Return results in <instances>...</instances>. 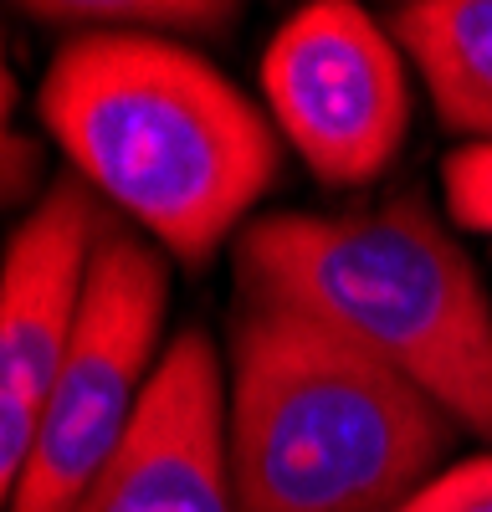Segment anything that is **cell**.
<instances>
[{"label":"cell","mask_w":492,"mask_h":512,"mask_svg":"<svg viewBox=\"0 0 492 512\" xmlns=\"http://www.w3.org/2000/svg\"><path fill=\"white\" fill-rule=\"evenodd\" d=\"M36 113L72 175L185 267L216 262L282 169L267 113L175 36H67Z\"/></svg>","instance_id":"cell-1"},{"label":"cell","mask_w":492,"mask_h":512,"mask_svg":"<svg viewBox=\"0 0 492 512\" xmlns=\"http://www.w3.org/2000/svg\"><path fill=\"white\" fill-rule=\"evenodd\" d=\"M226 333L236 512H400L462 436L426 390L303 308L236 292Z\"/></svg>","instance_id":"cell-2"},{"label":"cell","mask_w":492,"mask_h":512,"mask_svg":"<svg viewBox=\"0 0 492 512\" xmlns=\"http://www.w3.org/2000/svg\"><path fill=\"white\" fill-rule=\"evenodd\" d=\"M236 292L339 328L492 446V303L426 195L400 190L380 205L246 221Z\"/></svg>","instance_id":"cell-3"},{"label":"cell","mask_w":492,"mask_h":512,"mask_svg":"<svg viewBox=\"0 0 492 512\" xmlns=\"http://www.w3.org/2000/svg\"><path fill=\"white\" fill-rule=\"evenodd\" d=\"M170 308V262L144 231L108 216L82 318L67 359L36 410V451L16 512H77L98 472L123 446L154 379L159 328Z\"/></svg>","instance_id":"cell-4"},{"label":"cell","mask_w":492,"mask_h":512,"mask_svg":"<svg viewBox=\"0 0 492 512\" xmlns=\"http://www.w3.org/2000/svg\"><path fill=\"white\" fill-rule=\"evenodd\" d=\"M262 93L282 139L323 185H375L410 134L405 52L349 0H313L262 52Z\"/></svg>","instance_id":"cell-5"},{"label":"cell","mask_w":492,"mask_h":512,"mask_svg":"<svg viewBox=\"0 0 492 512\" xmlns=\"http://www.w3.org/2000/svg\"><path fill=\"white\" fill-rule=\"evenodd\" d=\"M77 512H236L226 461V379L205 328L175 333L123 446Z\"/></svg>","instance_id":"cell-6"},{"label":"cell","mask_w":492,"mask_h":512,"mask_svg":"<svg viewBox=\"0 0 492 512\" xmlns=\"http://www.w3.org/2000/svg\"><path fill=\"white\" fill-rule=\"evenodd\" d=\"M108 226V200L57 175L0 256V395L41 410L82 318L93 251Z\"/></svg>","instance_id":"cell-7"},{"label":"cell","mask_w":492,"mask_h":512,"mask_svg":"<svg viewBox=\"0 0 492 512\" xmlns=\"http://www.w3.org/2000/svg\"><path fill=\"white\" fill-rule=\"evenodd\" d=\"M385 31L421 72L436 123L467 144H492V0H405Z\"/></svg>","instance_id":"cell-8"},{"label":"cell","mask_w":492,"mask_h":512,"mask_svg":"<svg viewBox=\"0 0 492 512\" xmlns=\"http://www.w3.org/2000/svg\"><path fill=\"white\" fill-rule=\"evenodd\" d=\"M21 16L72 31H134V36H216L241 11L231 0H31Z\"/></svg>","instance_id":"cell-9"},{"label":"cell","mask_w":492,"mask_h":512,"mask_svg":"<svg viewBox=\"0 0 492 512\" xmlns=\"http://www.w3.org/2000/svg\"><path fill=\"white\" fill-rule=\"evenodd\" d=\"M16 108H21V82L11 72L6 41H0V216L47 195V149L16 123Z\"/></svg>","instance_id":"cell-10"},{"label":"cell","mask_w":492,"mask_h":512,"mask_svg":"<svg viewBox=\"0 0 492 512\" xmlns=\"http://www.w3.org/2000/svg\"><path fill=\"white\" fill-rule=\"evenodd\" d=\"M441 180L451 221L492 236V144H462L457 154H446Z\"/></svg>","instance_id":"cell-11"},{"label":"cell","mask_w":492,"mask_h":512,"mask_svg":"<svg viewBox=\"0 0 492 512\" xmlns=\"http://www.w3.org/2000/svg\"><path fill=\"white\" fill-rule=\"evenodd\" d=\"M400 512H492V451L441 466Z\"/></svg>","instance_id":"cell-12"},{"label":"cell","mask_w":492,"mask_h":512,"mask_svg":"<svg viewBox=\"0 0 492 512\" xmlns=\"http://www.w3.org/2000/svg\"><path fill=\"white\" fill-rule=\"evenodd\" d=\"M31 451H36V405L0 395V512H16Z\"/></svg>","instance_id":"cell-13"}]
</instances>
